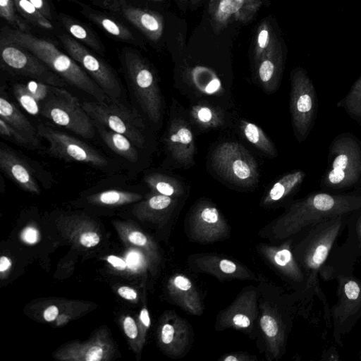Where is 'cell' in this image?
Instances as JSON below:
<instances>
[{"instance_id":"cell-1","label":"cell","mask_w":361,"mask_h":361,"mask_svg":"<svg viewBox=\"0 0 361 361\" xmlns=\"http://www.w3.org/2000/svg\"><path fill=\"white\" fill-rule=\"evenodd\" d=\"M361 210V188L342 192L314 191L291 202L271 228L276 239H288L324 220Z\"/></svg>"},{"instance_id":"cell-2","label":"cell","mask_w":361,"mask_h":361,"mask_svg":"<svg viewBox=\"0 0 361 361\" xmlns=\"http://www.w3.org/2000/svg\"><path fill=\"white\" fill-rule=\"evenodd\" d=\"M348 215L335 216L307 228L302 231L303 236L292 247L306 276V298L316 296L322 301L326 329L331 327L330 307L320 287L319 276L337 239L346 228Z\"/></svg>"},{"instance_id":"cell-3","label":"cell","mask_w":361,"mask_h":361,"mask_svg":"<svg viewBox=\"0 0 361 361\" xmlns=\"http://www.w3.org/2000/svg\"><path fill=\"white\" fill-rule=\"evenodd\" d=\"M0 43L13 44L27 49L66 82L91 95L96 101L112 102L75 60L49 41L6 27L1 30Z\"/></svg>"},{"instance_id":"cell-4","label":"cell","mask_w":361,"mask_h":361,"mask_svg":"<svg viewBox=\"0 0 361 361\" xmlns=\"http://www.w3.org/2000/svg\"><path fill=\"white\" fill-rule=\"evenodd\" d=\"M341 255L343 261L328 259L319 273L324 280L335 279L337 283V300L329 312L332 336L341 347L343 336L350 333L361 318V279L353 274L355 259Z\"/></svg>"},{"instance_id":"cell-5","label":"cell","mask_w":361,"mask_h":361,"mask_svg":"<svg viewBox=\"0 0 361 361\" xmlns=\"http://www.w3.org/2000/svg\"><path fill=\"white\" fill-rule=\"evenodd\" d=\"M319 186L331 192L361 188V140L352 133H341L333 139Z\"/></svg>"},{"instance_id":"cell-6","label":"cell","mask_w":361,"mask_h":361,"mask_svg":"<svg viewBox=\"0 0 361 361\" xmlns=\"http://www.w3.org/2000/svg\"><path fill=\"white\" fill-rule=\"evenodd\" d=\"M122 61L140 106L152 122L159 123L162 117V97L152 69L142 56L131 49L123 51Z\"/></svg>"},{"instance_id":"cell-7","label":"cell","mask_w":361,"mask_h":361,"mask_svg":"<svg viewBox=\"0 0 361 361\" xmlns=\"http://www.w3.org/2000/svg\"><path fill=\"white\" fill-rule=\"evenodd\" d=\"M290 113L294 135L302 142L314 128L318 113L315 87L302 67L294 68L290 73Z\"/></svg>"},{"instance_id":"cell-8","label":"cell","mask_w":361,"mask_h":361,"mask_svg":"<svg viewBox=\"0 0 361 361\" xmlns=\"http://www.w3.org/2000/svg\"><path fill=\"white\" fill-rule=\"evenodd\" d=\"M40 115L85 139L94 136L92 120L78 99L63 87H52L51 94L41 104Z\"/></svg>"},{"instance_id":"cell-9","label":"cell","mask_w":361,"mask_h":361,"mask_svg":"<svg viewBox=\"0 0 361 361\" xmlns=\"http://www.w3.org/2000/svg\"><path fill=\"white\" fill-rule=\"evenodd\" d=\"M82 105L93 122L126 136L136 147H143L145 125L137 111L114 102H85Z\"/></svg>"},{"instance_id":"cell-10","label":"cell","mask_w":361,"mask_h":361,"mask_svg":"<svg viewBox=\"0 0 361 361\" xmlns=\"http://www.w3.org/2000/svg\"><path fill=\"white\" fill-rule=\"evenodd\" d=\"M211 162L217 173L233 184L250 187L259 179L257 164L240 144L225 142L214 149Z\"/></svg>"},{"instance_id":"cell-11","label":"cell","mask_w":361,"mask_h":361,"mask_svg":"<svg viewBox=\"0 0 361 361\" xmlns=\"http://www.w3.org/2000/svg\"><path fill=\"white\" fill-rule=\"evenodd\" d=\"M59 37L68 54L82 68L112 102H118L123 90L120 80L111 67L71 35L63 34Z\"/></svg>"},{"instance_id":"cell-12","label":"cell","mask_w":361,"mask_h":361,"mask_svg":"<svg viewBox=\"0 0 361 361\" xmlns=\"http://www.w3.org/2000/svg\"><path fill=\"white\" fill-rule=\"evenodd\" d=\"M37 129L39 137L48 142L50 154L66 161L86 164L101 169L109 166L105 157L82 141L45 124H39Z\"/></svg>"},{"instance_id":"cell-13","label":"cell","mask_w":361,"mask_h":361,"mask_svg":"<svg viewBox=\"0 0 361 361\" xmlns=\"http://www.w3.org/2000/svg\"><path fill=\"white\" fill-rule=\"evenodd\" d=\"M0 51L2 63L16 74L55 87L66 86L62 78L27 49L13 44L0 43Z\"/></svg>"},{"instance_id":"cell-14","label":"cell","mask_w":361,"mask_h":361,"mask_svg":"<svg viewBox=\"0 0 361 361\" xmlns=\"http://www.w3.org/2000/svg\"><path fill=\"white\" fill-rule=\"evenodd\" d=\"M229 226L219 210L212 203L201 202L190 218V234L193 240L210 243L227 238Z\"/></svg>"},{"instance_id":"cell-15","label":"cell","mask_w":361,"mask_h":361,"mask_svg":"<svg viewBox=\"0 0 361 361\" xmlns=\"http://www.w3.org/2000/svg\"><path fill=\"white\" fill-rule=\"evenodd\" d=\"M262 5L261 0H209L208 13L214 32L217 34L235 21L248 23Z\"/></svg>"},{"instance_id":"cell-16","label":"cell","mask_w":361,"mask_h":361,"mask_svg":"<svg viewBox=\"0 0 361 361\" xmlns=\"http://www.w3.org/2000/svg\"><path fill=\"white\" fill-rule=\"evenodd\" d=\"M292 238H288L279 247L262 245L259 250L269 263L306 298V276L293 252Z\"/></svg>"},{"instance_id":"cell-17","label":"cell","mask_w":361,"mask_h":361,"mask_svg":"<svg viewBox=\"0 0 361 361\" xmlns=\"http://www.w3.org/2000/svg\"><path fill=\"white\" fill-rule=\"evenodd\" d=\"M258 317L257 293L248 289L239 294L221 313L219 325L222 329L246 330L253 326Z\"/></svg>"},{"instance_id":"cell-18","label":"cell","mask_w":361,"mask_h":361,"mask_svg":"<svg viewBox=\"0 0 361 361\" xmlns=\"http://www.w3.org/2000/svg\"><path fill=\"white\" fill-rule=\"evenodd\" d=\"M259 326L263 332L267 351L273 358L281 357L286 350L287 325L281 314L274 307H262Z\"/></svg>"},{"instance_id":"cell-19","label":"cell","mask_w":361,"mask_h":361,"mask_svg":"<svg viewBox=\"0 0 361 361\" xmlns=\"http://www.w3.org/2000/svg\"><path fill=\"white\" fill-rule=\"evenodd\" d=\"M166 147L177 163L189 166L194 162L195 140L190 128L180 118L173 120L168 129Z\"/></svg>"},{"instance_id":"cell-20","label":"cell","mask_w":361,"mask_h":361,"mask_svg":"<svg viewBox=\"0 0 361 361\" xmlns=\"http://www.w3.org/2000/svg\"><path fill=\"white\" fill-rule=\"evenodd\" d=\"M193 266L200 271L209 274L221 281L254 280L255 275L241 264L216 255H201L193 260Z\"/></svg>"},{"instance_id":"cell-21","label":"cell","mask_w":361,"mask_h":361,"mask_svg":"<svg viewBox=\"0 0 361 361\" xmlns=\"http://www.w3.org/2000/svg\"><path fill=\"white\" fill-rule=\"evenodd\" d=\"M0 167L4 173L22 189L39 193V187L30 167L7 146L0 147Z\"/></svg>"},{"instance_id":"cell-22","label":"cell","mask_w":361,"mask_h":361,"mask_svg":"<svg viewBox=\"0 0 361 361\" xmlns=\"http://www.w3.org/2000/svg\"><path fill=\"white\" fill-rule=\"evenodd\" d=\"M189 324L178 315H172L161 326L160 340L166 352L175 358L185 355L189 348Z\"/></svg>"},{"instance_id":"cell-23","label":"cell","mask_w":361,"mask_h":361,"mask_svg":"<svg viewBox=\"0 0 361 361\" xmlns=\"http://www.w3.org/2000/svg\"><path fill=\"white\" fill-rule=\"evenodd\" d=\"M118 10L131 24L140 30L148 39L157 42L162 36L164 19L158 13L126 4L122 1Z\"/></svg>"},{"instance_id":"cell-24","label":"cell","mask_w":361,"mask_h":361,"mask_svg":"<svg viewBox=\"0 0 361 361\" xmlns=\"http://www.w3.org/2000/svg\"><path fill=\"white\" fill-rule=\"evenodd\" d=\"M168 289L175 303L186 312L201 315L203 305L200 294L191 281L185 275L177 274L169 281Z\"/></svg>"},{"instance_id":"cell-25","label":"cell","mask_w":361,"mask_h":361,"mask_svg":"<svg viewBox=\"0 0 361 361\" xmlns=\"http://www.w3.org/2000/svg\"><path fill=\"white\" fill-rule=\"evenodd\" d=\"M284 60L283 47L279 41L255 63L257 78L267 91L272 92L279 87Z\"/></svg>"},{"instance_id":"cell-26","label":"cell","mask_w":361,"mask_h":361,"mask_svg":"<svg viewBox=\"0 0 361 361\" xmlns=\"http://www.w3.org/2000/svg\"><path fill=\"white\" fill-rule=\"evenodd\" d=\"M0 118L22 134L30 142L32 147H38L40 145L39 139L40 137L37 129L3 92L0 97Z\"/></svg>"},{"instance_id":"cell-27","label":"cell","mask_w":361,"mask_h":361,"mask_svg":"<svg viewBox=\"0 0 361 361\" xmlns=\"http://www.w3.org/2000/svg\"><path fill=\"white\" fill-rule=\"evenodd\" d=\"M306 177L303 170L292 171L280 178L271 187L262 200L263 205L273 204L286 200L297 192Z\"/></svg>"},{"instance_id":"cell-28","label":"cell","mask_w":361,"mask_h":361,"mask_svg":"<svg viewBox=\"0 0 361 361\" xmlns=\"http://www.w3.org/2000/svg\"><path fill=\"white\" fill-rule=\"evenodd\" d=\"M82 9L81 12L87 18L91 20L94 23L97 24L109 35L127 43L133 44H137V42L131 31L125 25L86 5H82Z\"/></svg>"},{"instance_id":"cell-29","label":"cell","mask_w":361,"mask_h":361,"mask_svg":"<svg viewBox=\"0 0 361 361\" xmlns=\"http://www.w3.org/2000/svg\"><path fill=\"white\" fill-rule=\"evenodd\" d=\"M95 123L102 140L109 149L130 162H136L138 160L137 147L126 136L111 130L101 124Z\"/></svg>"},{"instance_id":"cell-30","label":"cell","mask_w":361,"mask_h":361,"mask_svg":"<svg viewBox=\"0 0 361 361\" xmlns=\"http://www.w3.org/2000/svg\"><path fill=\"white\" fill-rule=\"evenodd\" d=\"M59 18L72 37L100 54L104 52V44L89 27L64 14H60Z\"/></svg>"},{"instance_id":"cell-31","label":"cell","mask_w":361,"mask_h":361,"mask_svg":"<svg viewBox=\"0 0 361 361\" xmlns=\"http://www.w3.org/2000/svg\"><path fill=\"white\" fill-rule=\"evenodd\" d=\"M239 127L245 138L255 147L271 157L276 156L274 143L260 127L245 120H240Z\"/></svg>"},{"instance_id":"cell-32","label":"cell","mask_w":361,"mask_h":361,"mask_svg":"<svg viewBox=\"0 0 361 361\" xmlns=\"http://www.w3.org/2000/svg\"><path fill=\"white\" fill-rule=\"evenodd\" d=\"M347 238L341 248L354 259L361 258V210L348 215Z\"/></svg>"},{"instance_id":"cell-33","label":"cell","mask_w":361,"mask_h":361,"mask_svg":"<svg viewBox=\"0 0 361 361\" xmlns=\"http://www.w3.org/2000/svg\"><path fill=\"white\" fill-rule=\"evenodd\" d=\"M144 180L153 192L169 197H179L184 191L180 181L165 174L149 173L144 177Z\"/></svg>"},{"instance_id":"cell-34","label":"cell","mask_w":361,"mask_h":361,"mask_svg":"<svg viewBox=\"0 0 361 361\" xmlns=\"http://www.w3.org/2000/svg\"><path fill=\"white\" fill-rule=\"evenodd\" d=\"M348 116L361 125V75L353 82L347 94L337 103Z\"/></svg>"},{"instance_id":"cell-35","label":"cell","mask_w":361,"mask_h":361,"mask_svg":"<svg viewBox=\"0 0 361 361\" xmlns=\"http://www.w3.org/2000/svg\"><path fill=\"white\" fill-rule=\"evenodd\" d=\"M274 29L267 21L262 22L257 30L254 49V61L257 63L278 42Z\"/></svg>"},{"instance_id":"cell-36","label":"cell","mask_w":361,"mask_h":361,"mask_svg":"<svg viewBox=\"0 0 361 361\" xmlns=\"http://www.w3.org/2000/svg\"><path fill=\"white\" fill-rule=\"evenodd\" d=\"M190 115L194 121L204 128H216L224 123L221 111L209 104H197L192 107Z\"/></svg>"},{"instance_id":"cell-37","label":"cell","mask_w":361,"mask_h":361,"mask_svg":"<svg viewBox=\"0 0 361 361\" xmlns=\"http://www.w3.org/2000/svg\"><path fill=\"white\" fill-rule=\"evenodd\" d=\"M175 205L176 200L173 197L153 192V194L141 203L140 209L146 216H165L172 211Z\"/></svg>"},{"instance_id":"cell-38","label":"cell","mask_w":361,"mask_h":361,"mask_svg":"<svg viewBox=\"0 0 361 361\" xmlns=\"http://www.w3.org/2000/svg\"><path fill=\"white\" fill-rule=\"evenodd\" d=\"M16 9L27 21L44 29L51 30L53 25L30 1L13 0Z\"/></svg>"},{"instance_id":"cell-39","label":"cell","mask_w":361,"mask_h":361,"mask_svg":"<svg viewBox=\"0 0 361 361\" xmlns=\"http://www.w3.org/2000/svg\"><path fill=\"white\" fill-rule=\"evenodd\" d=\"M13 92L18 102L28 114L32 116L40 114L41 104L30 93L25 84H15Z\"/></svg>"},{"instance_id":"cell-40","label":"cell","mask_w":361,"mask_h":361,"mask_svg":"<svg viewBox=\"0 0 361 361\" xmlns=\"http://www.w3.org/2000/svg\"><path fill=\"white\" fill-rule=\"evenodd\" d=\"M138 194L118 190H109L101 192L92 197L93 200L106 205L119 204L140 199Z\"/></svg>"},{"instance_id":"cell-41","label":"cell","mask_w":361,"mask_h":361,"mask_svg":"<svg viewBox=\"0 0 361 361\" xmlns=\"http://www.w3.org/2000/svg\"><path fill=\"white\" fill-rule=\"evenodd\" d=\"M16 8L13 0H0V15L1 18L16 29L28 32L30 30L29 25L18 16Z\"/></svg>"},{"instance_id":"cell-42","label":"cell","mask_w":361,"mask_h":361,"mask_svg":"<svg viewBox=\"0 0 361 361\" xmlns=\"http://www.w3.org/2000/svg\"><path fill=\"white\" fill-rule=\"evenodd\" d=\"M0 134L5 139L19 145L32 147L30 142L22 134L1 118H0Z\"/></svg>"},{"instance_id":"cell-43","label":"cell","mask_w":361,"mask_h":361,"mask_svg":"<svg viewBox=\"0 0 361 361\" xmlns=\"http://www.w3.org/2000/svg\"><path fill=\"white\" fill-rule=\"evenodd\" d=\"M25 85L40 104L49 97L53 87L35 80L28 81Z\"/></svg>"},{"instance_id":"cell-44","label":"cell","mask_w":361,"mask_h":361,"mask_svg":"<svg viewBox=\"0 0 361 361\" xmlns=\"http://www.w3.org/2000/svg\"><path fill=\"white\" fill-rule=\"evenodd\" d=\"M99 240V236L94 232L84 233L80 238V243L87 247L95 246Z\"/></svg>"},{"instance_id":"cell-45","label":"cell","mask_w":361,"mask_h":361,"mask_svg":"<svg viewBox=\"0 0 361 361\" xmlns=\"http://www.w3.org/2000/svg\"><path fill=\"white\" fill-rule=\"evenodd\" d=\"M123 327L126 334L130 338H135L137 336L138 331L134 319L130 317H126L123 322Z\"/></svg>"},{"instance_id":"cell-46","label":"cell","mask_w":361,"mask_h":361,"mask_svg":"<svg viewBox=\"0 0 361 361\" xmlns=\"http://www.w3.org/2000/svg\"><path fill=\"white\" fill-rule=\"evenodd\" d=\"M30 1L47 18H52L51 7L47 0H28Z\"/></svg>"},{"instance_id":"cell-47","label":"cell","mask_w":361,"mask_h":361,"mask_svg":"<svg viewBox=\"0 0 361 361\" xmlns=\"http://www.w3.org/2000/svg\"><path fill=\"white\" fill-rule=\"evenodd\" d=\"M219 360L222 361H250L255 360V358H252L250 355L243 353H234L225 355Z\"/></svg>"},{"instance_id":"cell-48","label":"cell","mask_w":361,"mask_h":361,"mask_svg":"<svg viewBox=\"0 0 361 361\" xmlns=\"http://www.w3.org/2000/svg\"><path fill=\"white\" fill-rule=\"evenodd\" d=\"M103 356V349L97 345L91 347L85 354V360L99 361Z\"/></svg>"},{"instance_id":"cell-49","label":"cell","mask_w":361,"mask_h":361,"mask_svg":"<svg viewBox=\"0 0 361 361\" xmlns=\"http://www.w3.org/2000/svg\"><path fill=\"white\" fill-rule=\"evenodd\" d=\"M128 240L138 246H144L147 243V237L140 231H133L128 235Z\"/></svg>"},{"instance_id":"cell-50","label":"cell","mask_w":361,"mask_h":361,"mask_svg":"<svg viewBox=\"0 0 361 361\" xmlns=\"http://www.w3.org/2000/svg\"><path fill=\"white\" fill-rule=\"evenodd\" d=\"M23 239L28 243H35L38 239L37 231L32 227H27L22 233Z\"/></svg>"},{"instance_id":"cell-51","label":"cell","mask_w":361,"mask_h":361,"mask_svg":"<svg viewBox=\"0 0 361 361\" xmlns=\"http://www.w3.org/2000/svg\"><path fill=\"white\" fill-rule=\"evenodd\" d=\"M321 360L327 361H337L340 360V357L336 349L331 346L324 351L322 355Z\"/></svg>"},{"instance_id":"cell-52","label":"cell","mask_w":361,"mask_h":361,"mask_svg":"<svg viewBox=\"0 0 361 361\" xmlns=\"http://www.w3.org/2000/svg\"><path fill=\"white\" fill-rule=\"evenodd\" d=\"M118 294L126 300H135L137 298V293L133 288L127 286H122L118 290Z\"/></svg>"},{"instance_id":"cell-53","label":"cell","mask_w":361,"mask_h":361,"mask_svg":"<svg viewBox=\"0 0 361 361\" xmlns=\"http://www.w3.org/2000/svg\"><path fill=\"white\" fill-rule=\"evenodd\" d=\"M59 314V309L55 305L48 307L44 312V318L47 322L54 320Z\"/></svg>"},{"instance_id":"cell-54","label":"cell","mask_w":361,"mask_h":361,"mask_svg":"<svg viewBox=\"0 0 361 361\" xmlns=\"http://www.w3.org/2000/svg\"><path fill=\"white\" fill-rule=\"evenodd\" d=\"M107 261L115 268L118 269H124L127 264L125 261H123L122 259L114 256V255H110L107 257Z\"/></svg>"},{"instance_id":"cell-55","label":"cell","mask_w":361,"mask_h":361,"mask_svg":"<svg viewBox=\"0 0 361 361\" xmlns=\"http://www.w3.org/2000/svg\"><path fill=\"white\" fill-rule=\"evenodd\" d=\"M140 318L145 327L148 328L150 326V318L148 310L146 308H143L141 310Z\"/></svg>"},{"instance_id":"cell-56","label":"cell","mask_w":361,"mask_h":361,"mask_svg":"<svg viewBox=\"0 0 361 361\" xmlns=\"http://www.w3.org/2000/svg\"><path fill=\"white\" fill-rule=\"evenodd\" d=\"M11 267L10 260L4 256L0 258V271L4 272Z\"/></svg>"},{"instance_id":"cell-57","label":"cell","mask_w":361,"mask_h":361,"mask_svg":"<svg viewBox=\"0 0 361 361\" xmlns=\"http://www.w3.org/2000/svg\"><path fill=\"white\" fill-rule=\"evenodd\" d=\"M138 259V257H137V253H130L129 254V255L128 256V266L130 267H134L137 262V260Z\"/></svg>"},{"instance_id":"cell-58","label":"cell","mask_w":361,"mask_h":361,"mask_svg":"<svg viewBox=\"0 0 361 361\" xmlns=\"http://www.w3.org/2000/svg\"><path fill=\"white\" fill-rule=\"evenodd\" d=\"M202 0H190V6L195 8Z\"/></svg>"},{"instance_id":"cell-59","label":"cell","mask_w":361,"mask_h":361,"mask_svg":"<svg viewBox=\"0 0 361 361\" xmlns=\"http://www.w3.org/2000/svg\"><path fill=\"white\" fill-rule=\"evenodd\" d=\"M182 4H185L187 2V0H178Z\"/></svg>"},{"instance_id":"cell-60","label":"cell","mask_w":361,"mask_h":361,"mask_svg":"<svg viewBox=\"0 0 361 361\" xmlns=\"http://www.w3.org/2000/svg\"><path fill=\"white\" fill-rule=\"evenodd\" d=\"M359 358H360V360H361V347H360V353H359Z\"/></svg>"},{"instance_id":"cell-61","label":"cell","mask_w":361,"mask_h":361,"mask_svg":"<svg viewBox=\"0 0 361 361\" xmlns=\"http://www.w3.org/2000/svg\"><path fill=\"white\" fill-rule=\"evenodd\" d=\"M154 1H161V0H154Z\"/></svg>"}]
</instances>
